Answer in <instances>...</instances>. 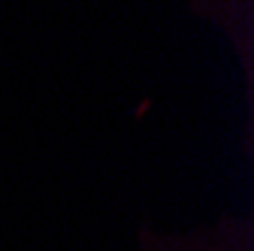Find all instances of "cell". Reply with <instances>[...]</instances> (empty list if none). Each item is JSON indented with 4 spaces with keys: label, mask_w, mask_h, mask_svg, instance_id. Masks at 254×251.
<instances>
[{
    "label": "cell",
    "mask_w": 254,
    "mask_h": 251,
    "mask_svg": "<svg viewBox=\"0 0 254 251\" xmlns=\"http://www.w3.org/2000/svg\"><path fill=\"white\" fill-rule=\"evenodd\" d=\"M188 12L218 30L236 58L245 106V154L251 158V118H254V0H188Z\"/></svg>",
    "instance_id": "obj_1"
},
{
    "label": "cell",
    "mask_w": 254,
    "mask_h": 251,
    "mask_svg": "<svg viewBox=\"0 0 254 251\" xmlns=\"http://www.w3.org/2000/svg\"><path fill=\"white\" fill-rule=\"evenodd\" d=\"M139 251H254V218L248 212H224L194 227L139 230Z\"/></svg>",
    "instance_id": "obj_2"
}]
</instances>
